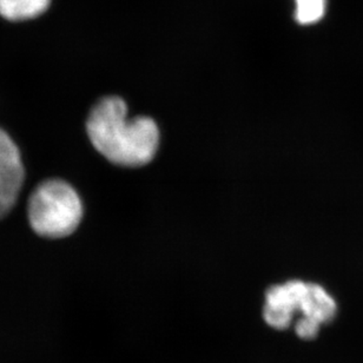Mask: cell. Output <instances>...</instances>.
I'll use <instances>...</instances> for the list:
<instances>
[{
	"label": "cell",
	"mask_w": 363,
	"mask_h": 363,
	"mask_svg": "<svg viewBox=\"0 0 363 363\" xmlns=\"http://www.w3.org/2000/svg\"><path fill=\"white\" fill-rule=\"evenodd\" d=\"M86 130L96 150L121 167L147 164L160 145V130L154 119H128V106L119 97L98 101L89 115Z\"/></svg>",
	"instance_id": "6da1fadb"
},
{
	"label": "cell",
	"mask_w": 363,
	"mask_h": 363,
	"mask_svg": "<svg viewBox=\"0 0 363 363\" xmlns=\"http://www.w3.org/2000/svg\"><path fill=\"white\" fill-rule=\"evenodd\" d=\"M28 222L35 234L62 238L72 234L81 223L83 204L77 191L62 179L43 182L28 199Z\"/></svg>",
	"instance_id": "7a4b0ae2"
},
{
	"label": "cell",
	"mask_w": 363,
	"mask_h": 363,
	"mask_svg": "<svg viewBox=\"0 0 363 363\" xmlns=\"http://www.w3.org/2000/svg\"><path fill=\"white\" fill-rule=\"evenodd\" d=\"M24 179L21 151L12 138L0 129V218L6 216L17 203Z\"/></svg>",
	"instance_id": "3957f363"
},
{
	"label": "cell",
	"mask_w": 363,
	"mask_h": 363,
	"mask_svg": "<svg viewBox=\"0 0 363 363\" xmlns=\"http://www.w3.org/2000/svg\"><path fill=\"white\" fill-rule=\"evenodd\" d=\"M308 283L293 279L284 284L270 286L266 293L263 318L274 329L289 328L295 311H300L301 303L307 294Z\"/></svg>",
	"instance_id": "277c9868"
},
{
	"label": "cell",
	"mask_w": 363,
	"mask_h": 363,
	"mask_svg": "<svg viewBox=\"0 0 363 363\" xmlns=\"http://www.w3.org/2000/svg\"><path fill=\"white\" fill-rule=\"evenodd\" d=\"M300 311L303 316H309L321 323H327L335 318L337 304L323 286L308 283L307 294L301 303Z\"/></svg>",
	"instance_id": "5b68a950"
},
{
	"label": "cell",
	"mask_w": 363,
	"mask_h": 363,
	"mask_svg": "<svg viewBox=\"0 0 363 363\" xmlns=\"http://www.w3.org/2000/svg\"><path fill=\"white\" fill-rule=\"evenodd\" d=\"M52 0H0V18L10 23L33 21L49 10Z\"/></svg>",
	"instance_id": "8992f818"
},
{
	"label": "cell",
	"mask_w": 363,
	"mask_h": 363,
	"mask_svg": "<svg viewBox=\"0 0 363 363\" xmlns=\"http://www.w3.org/2000/svg\"><path fill=\"white\" fill-rule=\"evenodd\" d=\"M327 0H296V21L302 25L314 24L325 16Z\"/></svg>",
	"instance_id": "52a82bcc"
},
{
	"label": "cell",
	"mask_w": 363,
	"mask_h": 363,
	"mask_svg": "<svg viewBox=\"0 0 363 363\" xmlns=\"http://www.w3.org/2000/svg\"><path fill=\"white\" fill-rule=\"evenodd\" d=\"M321 322L309 316H303L295 323V333L303 340H313L318 336L321 328Z\"/></svg>",
	"instance_id": "ba28073f"
}]
</instances>
